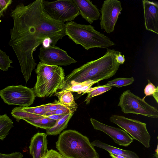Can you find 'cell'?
<instances>
[{
    "instance_id": "36",
    "label": "cell",
    "mask_w": 158,
    "mask_h": 158,
    "mask_svg": "<svg viewBox=\"0 0 158 158\" xmlns=\"http://www.w3.org/2000/svg\"><path fill=\"white\" fill-rule=\"evenodd\" d=\"M109 153L110 156L112 158H126L124 156L121 155H115L111 153Z\"/></svg>"
},
{
    "instance_id": "10",
    "label": "cell",
    "mask_w": 158,
    "mask_h": 158,
    "mask_svg": "<svg viewBox=\"0 0 158 158\" xmlns=\"http://www.w3.org/2000/svg\"><path fill=\"white\" fill-rule=\"evenodd\" d=\"M122 9L121 3L119 1H104L100 10V26L102 29L107 33L113 32Z\"/></svg>"
},
{
    "instance_id": "11",
    "label": "cell",
    "mask_w": 158,
    "mask_h": 158,
    "mask_svg": "<svg viewBox=\"0 0 158 158\" xmlns=\"http://www.w3.org/2000/svg\"><path fill=\"white\" fill-rule=\"evenodd\" d=\"M38 57L40 61L51 65L65 66L77 62L68 55L67 52L52 45L47 48L41 46Z\"/></svg>"
},
{
    "instance_id": "33",
    "label": "cell",
    "mask_w": 158,
    "mask_h": 158,
    "mask_svg": "<svg viewBox=\"0 0 158 158\" xmlns=\"http://www.w3.org/2000/svg\"><path fill=\"white\" fill-rule=\"evenodd\" d=\"M121 54V52H118L115 57V60L117 62L120 64H123L125 60L124 55H122Z\"/></svg>"
},
{
    "instance_id": "26",
    "label": "cell",
    "mask_w": 158,
    "mask_h": 158,
    "mask_svg": "<svg viewBox=\"0 0 158 158\" xmlns=\"http://www.w3.org/2000/svg\"><path fill=\"white\" fill-rule=\"evenodd\" d=\"M22 108L24 111L37 115L44 116L47 113L44 104L34 107H22Z\"/></svg>"
},
{
    "instance_id": "38",
    "label": "cell",
    "mask_w": 158,
    "mask_h": 158,
    "mask_svg": "<svg viewBox=\"0 0 158 158\" xmlns=\"http://www.w3.org/2000/svg\"><path fill=\"white\" fill-rule=\"evenodd\" d=\"M4 11L3 10L0 6V18L4 16Z\"/></svg>"
},
{
    "instance_id": "28",
    "label": "cell",
    "mask_w": 158,
    "mask_h": 158,
    "mask_svg": "<svg viewBox=\"0 0 158 158\" xmlns=\"http://www.w3.org/2000/svg\"><path fill=\"white\" fill-rule=\"evenodd\" d=\"M148 84L145 86L144 89V93L145 97L147 96L152 95L157 90H158V86L156 87L149 80H148Z\"/></svg>"
},
{
    "instance_id": "37",
    "label": "cell",
    "mask_w": 158,
    "mask_h": 158,
    "mask_svg": "<svg viewBox=\"0 0 158 158\" xmlns=\"http://www.w3.org/2000/svg\"><path fill=\"white\" fill-rule=\"evenodd\" d=\"M152 95L155 99L157 103H158V90H157Z\"/></svg>"
},
{
    "instance_id": "21",
    "label": "cell",
    "mask_w": 158,
    "mask_h": 158,
    "mask_svg": "<svg viewBox=\"0 0 158 158\" xmlns=\"http://www.w3.org/2000/svg\"><path fill=\"white\" fill-rule=\"evenodd\" d=\"M13 122L6 114L0 115V140H3L6 137L13 127Z\"/></svg>"
},
{
    "instance_id": "39",
    "label": "cell",
    "mask_w": 158,
    "mask_h": 158,
    "mask_svg": "<svg viewBox=\"0 0 158 158\" xmlns=\"http://www.w3.org/2000/svg\"><path fill=\"white\" fill-rule=\"evenodd\" d=\"M155 151L156 153H155L154 156L156 158H158V145H157L156 149Z\"/></svg>"
},
{
    "instance_id": "2",
    "label": "cell",
    "mask_w": 158,
    "mask_h": 158,
    "mask_svg": "<svg viewBox=\"0 0 158 158\" xmlns=\"http://www.w3.org/2000/svg\"><path fill=\"white\" fill-rule=\"evenodd\" d=\"M118 52L114 49H108L102 57L74 69L65 77L63 87L73 83H80L89 80L97 83L112 77L117 72L120 65L115 60Z\"/></svg>"
},
{
    "instance_id": "25",
    "label": "cell",
    "mask_w": 158,
    "mask_h": 158,
    "mask_svg": "<svg viewBox=\"0 0 158 158\" xmlns=\"http://www.w3.org/2000/svg\"><path fill=\"white\" fill-rule=\"evenodd\" d=\"M9 56L0 49V69L3 71H7L10 67H11L10 64L13 63Z\"/></svg>"
},
{
    "instance_id": "30",
    "label": "cell",
    "mask_w": 158,
    "mask_h": 158,
    "mask_svg": "<svg viewBox=\"0 0 158 158\" xmlns=\"http://www.w3.org/2000/svg\"><path fill=\"white\" fill-rule=\"evenodd\" d=\"M70 112V110L68 109H58L56 110L47 112L45 115H65Z\"/></svg>"
},
{
    "instance_id": "5",
    "label": "cell",
    "mask_w": 158,
    "mask_h": 158,
    "mask_svg": "<svg viewBox=\"0 0 158 158\" xmlns=\"http://www.w3.org/2000/svg\"><path fill=\"white\" fill-rule=\"evenodd\" d=\"M65 31L66 35L74 43L87 50L95 48H107L115 45L109 38L91 25L80 24L72 21L65 24Z\"/></svg>"
},
{
    "instance_id": "9",
    "label": "cell",
    "mask_w": 158,
    "mask_h": 158,
    "mask_svg": "<svg viewBox=\"0 0 158 158\" xmlns=\"http://www.w3.org/2000/svg\"><path fill=\"white\" fill-rule=\"evenodd\" d=\"M0 96L6 103L28 107L32 104L35 97L32 88L22 85L7 86L0 90Z\"/></svg>"
},
{
    "instance_id": "24",
    "label": "cell",
    "mask_w": 158,
    "mask_h": 158,
    "mask_svg": "<svg viewBox=\"0 0 158 158\" xmlns=\"http://www.w3.org/2000/svg\"><path fill=\"white\" fill-rule=\"evenodd\" d=\"M134 81L133 77L130 78H118L108 81L104 86H115L120 88L124 86H126L132 84Z\"/></svg>"
},
{
    "instance_id": "13",
    "label": "cell",
    "mask_w": 158,
    "mask_h": 158,
    "mask_svg": "<svg viewBox=\"0 0 158 158\" xmlns=\"http://www.w3.org/2000/svg\"><path fill=\"white\" fill-rule=\"evenodd\" d=\"M144 24L146 29L158 34V4L156 2L142 0Z\"/></svg>"
},
{
    "instance_id": "4",
    "label": "cell",
    "mask_w": 158,
    "mask_h": 158,
    "mask_svg": "<svg viewBox=\"0 0 158 158\" xmlns=\"http://www.w3.org/2000/svg\"><path fill=\"white\" fill-rule=\"evenodd\" d=\"M35 72L37 81L32 89L35 97H50L64 85V72L60 66L48 65L40 61Z\"/></svg>"
},
{
    "instance_id": "16",
    "label": "cell",
    "mask_w": 158,
    "mask_h": 158,
    "mask_svg": "<svg viewBox=\"0 0 158 158\" xmlns=\"http://www.w3.org/2000/svg\"><path fill=\"white\" fill-rule=\"evenodd\" d=\"M93 147H97L108 151L109 153L124 156L126 158H139L134 152L118 148L102 142L98 140H95L91 143Z\"/></svg>"
},
{
    "instance_id": "15",
    "label": "cell",
    "mask_w": 158,
    "mask_h": 158,
    "mask_svg": "<svg viewBox=\"0 0 158 158\" xmlns=\"http://www.w3.org/2000/svg\"><path fill=\"white\" fill-rule=\"evenodd\" d=\"M77 6L80 15L90 24L97 20L100 14L96 6L89 0H73Z\"/></svg>"
},
{
    "instance_id": "32",
    "label": "cell",
    "mask_w": 158,
    "mask_h": 158,
    "mask_svg": "<svg viewBox=\"0 0 158 158\" xmlns=\"http://www.w3.org/2000/svg\"><path fill=\"white\" fill-rule=\"evenodd\" d=\"M12 2V0H0V6L3 10L5 11Z\"/></svg>"
},
{
    "instance_id": "18",
    "label": "cell",
    "mask_w": 158,
    "mask_h": 158,
    "mask_svg": "<svg viewBox=\"0 0 158 158\" xmlns=\"http://www.w3.org/2000/svg\"><path fill=\"white\" fill-rule=\"evenodd\" d=\"M74 113L70 112L64 115L56 121L54 125L50 129L46 130V134L49 135H56L60 134L67 128L68 123Z\"/></svg>"
},
{
    "instance_id": "7",
    "label": "cell",
    "mask_w": 158,
    "mask_h": 158,
    "mask_svg": "<svg viewBox=\"0 0 158 158\" xmlns=\"http://www.w3.org/2000/svg\"><path fill=\"white\" fill-rule=\"evenodd\" d=\"M109 120L130 135L133 139L139 141L146 148L150 147L151 136L147 129L146 123L114 114L111 115Z\"/></svg>"
},
{
    "instance_id": "1",
    "label": "cell",
    "mask_w": 158,
    "mask_h": 158,
    "mask_svg": "<svg viewBox=\"0 0 158 158\" xmlns=\"http://www.w3.org/2000/svg\"><path fill=\"white\" fill-rule=\"evenodd\" d=\"M44 0H36L25 5L21 2L10 14L14 21L8 43L19 60L26 83L37 64L33 53L46 38L52 45L66 35L65 24L52 18L44 7Z\"/></svg>"
},
{
    "instance_id": "22",
    "label": "cell",
    "mask_w": 158,
    "mask_h": 158,
    "mask_svg": "<svg viewBox=\"0 0 158 158\" xmlns=\"http://www.w3.org/2000/svg\"><path fill=\"white\" fill-rule=\"evenodd\" d=\"M12 115L15 118L16 121L19 122L21 119H33L45 117L44 116L36 115L23 111L21 106L16 107L13 108L11 112Z\"/></svg>"
},
{
    "instance_id": "27",
    "label": "cell",
    "mask_w": 158,
    "mask_h": 158,
    "mask_svg": "<svg viewBox=\"0 0 158 158\" xmlns=\"http://www.w3.org/2000/svg\"><path fill=\"white\" fill-rule=\"evenodd\" d=\"M44 105L47 113L54 111L58 109H68L56 100H55V102L53 103Z\"/></svg>"
},
{
    "instance_id": "20",
    "label": "cell",
    "mask_w": 158,
    "mask_h": 158,
    "mask_svg": "<svg viewBox=\"0 0 158 158\" xmlns=\"http://www.w3.org/2000/svg\"><path fill=\"white\" fill-rule=\"evenodd\" d=\"M23 120L36 127L46 130L51 128L56 122L55 120L45 117L33 119L25 118Z\"/></svg>"
},
{
    "instance_id": "8",
    "label": "cell",
    "mask_w": 158,
    "mask_h": 158,
    "mask_svg": "<svg viewBox=\"0 0 158 158\" xmlns=\"http://www.w3.org/2000/svg\"><path fill=\"white\" fill-rule=\"evenodd\" d=\"M43 6L45 11L52 18L64 23L72 21L80 15L79 9L73 0H44Z\"/></svg>"
},
{
    "instance_id": "19",
    "label": "cell",
    "mask_w": 158,
    "mask_h": 158,
    "mask_svg": "<svg viewBox=\"0 0 158 158\" xmlns=\"http://www.w3.org/2000/svg\"><path fill=\"white\" fill-rule=\"evenodd\" d=\"M96 82L89 80L80 83H73L62 88L60 92L69 91L71 92H77L78 94H86L87 91Z\"/></svg>"
},
{
    "instance_id": "35",
    "label": "cell",
    "mask_w": 158,
    "mask_h": 158,
    "mask_svg": "<svg viewBox=\"0 0 158 158\" xmlns=\"http://www.w3.org/2000/svg\"><path fill=\"white\" fill-rule=\"evenodd\" d=\"M42 44L43 47L44 48H47L50 45H52V41L50 38H47L43 40Z\"/></svg>"
},
{
    "instance_id": "31",
    "label": "cell",
    "mask_w": 158,
    "mask_h": 158,
    "mask_svg": "<svg viewBox=\"0 0 158 158\" xmlns=\"http://www.w3.org/2000/svg\"><path fill=\"white\" fill-rule=\"evenodd\" d=\"M23 154L20 152H15L10 154L0 153V158H23Z\"/></svg>"
},
{
    "instance_id": "23",
    "label": "cell",
    "mask_w": 158,
    "mask_h": 158,
    "mask_svg": "<svg viewBox=\"0 0 158 158\" xmlns=\"http://www.w3.org/2000/svg\"><path fill=\"white\" fill-rule=\"evenodd\" d=\"M112 88V87L104 86L103 85L91 87L86 93L87 96L84 101L86 102V104H88L92 98L100 95L109 90Z\"/></svg>"
},
{
    "instance_id": "34",
    "label": "cell",
    "mask_w": 158,
    "mask_h": 158,
    "mask_svg": "<svg viewBox=\"0 0 158 158\" xmlns=\"http://www.w3.org/2000/svg\"><path fill=\"white\" fill-rule=\"evenodd\" d=\"M64 115H45V118L55 120L56 121L58 120Z\"/></svg>"
},
{
    "instance_id": "29",
    "label": "cell",
    "mask_w": 158,
    "mask_h": 158,
    "mask_svg": "<svg viewBox=\"0 0 158 158\" xmlns=\"http://www.w3.org/2000/svg\"><path fill=\"white\" fill-rule=\"evenodd\" d=\"M41 158H65L59 152L53 149L48 150L47 154Z\"/></svg>"
},
{
    "instance_id": "12",
    "label": "cell",
    "mask_w": 158,
    "mask_h": 158,
    "mask_svg": "<svg viewBox=\"0 0 158 158\" xmlns=\"http://www.w3.org/2000/svg\"><path fill=\"white\" fill-rule=\"evenodd\" d=\"M90 120L94 129L103 132L120 146L127 147L133 141L132 138L123 130L105 124L93 118Z\"/></svg>"
},
{
    "instance_id": "3",
    "label": "cell",
    "mask_w": 158,
    "mask_h": 158,
    "mask_svg": "<svg viewBox=\"0 0 158 158\" xmlns=\"http://www.w3.org/2000/svg\"><path fill=\"white\" fill-rule=\"evenodd\" d=\"M56 144L59 152L65 158H99L89 138L75 130L64 131Z\"/></svg>"
},
{
    "instance_id": "14",
    "label": "cell",
    "mask_w": 158,
    "mask_h": 158,
    "mask_svg": "<svg viewBox=\"0 0 158 158\" xmlns=\"http://www.w3.org/2000/svg\"><path fill=\"white\" fill-rule=\"evenodd\" d=\"M47 136L45 133L38 132L32 137L29 148L33 158H41L47 153Z\"/></svg>"
},
{
    "instance_id": "17",
    "label": "cell",
    "mask_w": 158,
    "mask_h": 158,
    "mask_svg": "<svg viewBox=\"0 0 158 158\" xmlns=\"http://www.w3.org/2000/svg\"><path fill=\"white\" fill-rule=\"evenodd\" d=\"M56 94L57 95L58 101L69 109L71 112L74 113L77 110V105L74 100L73 95L71 92L60 91L56 93Z\"/></svg>"
},
{
    "instance_id": "6",
    "label": "cell",
    "mask_w": 158,
    "mask_h": 158,
    "mask_svg": "<svg viewBox=\"0 0 158 158\" xmlns=\"http://www.w3.org/2000/svg\"><path fill=\"white\" fill-rule=\"evenodd\" d=\"M144 99L134 94L130 90H127L121 95L118 105L125 114L132 113L157 118V108L149 104Z\"/></svg>"
}]
</instances>
